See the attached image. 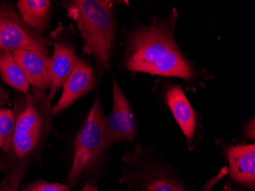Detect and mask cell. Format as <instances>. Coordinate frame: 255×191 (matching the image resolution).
I'll return each mask as SVG.
<instances>
[{"instance_id":"5b68a950","label":"cell","mask_w":255,"mask_h":191,"mask_svg":"<svg viewBox=\"0 0 255 191\" xmlns=\"http://www.w3.org/2000/svg\"><path fill=\"white\" fill-rule=\"evenodd\" d=\"M53 41L30 28L16 10L0 2V51L32 50L49 54Z\"/></svg>"},{"instance_id":"ffe728a7","label":"cell","mask_w":255,"mask_h":191,"mask_svg":"<svg viewBox=\"0 0 255 191\" xmlns=\"http://www.w3.org/2000/svg\"><path fill=\"white\" fill-rule=\"evenodd\" d=\"M81 191H99L97 190V188H96L95 186H93V185H87V186H84V188H82V190Z\"/></svg>"},{"instance_id":"8fae6325","label":"cell","mask_w":255,"mask_h":191,"mask_svg":"<svg viewBox=\"0 0 255 191\" xmlns=\"http://www.w3.org/2000/svg\"><path fill=\"white\" fill-rule=\"evenodd\" d=\"M11 54L25 73L30 86L44 92L48 90L49 54L32 50H17Z\"/></svg>"},{"instance_id":"d6986e66","label":"cell","mask_w":255,"mask_h":191,"mask_svg":"<svg viewBox=\"0 0 255 191\" xmlns=\"http://www.w3.org/2000/svg\"><path fill=\"white\" fill-rule=\"evenodd\" d=\"M0 191H17V188L10 186L5 180L0 184Z\"/></svg>"},{"instance_id":"2e32d148","label":"cell","mask_w":255,"mask_h":191,"mask_svg":"<svg viewBox=\"0 0 255 191\" xmlns=\"http://www.w3.org/2000/svg\"><path fill=\"white\" fill-rule=\"evenodd\" d=\"M227 175L228 168L227 167H224L223 169L219 171L217 175H215L213 178L206 181V183L200 188V189L198 191H211L213 188H214L215 185L219 183V182Z\"/></svg>"},{"instance_id":"ba28073f","label":"cell","mask_w":255,"mask_h":191,"mask_svg":"<svg viewBox=\"0 0 255 191\" xmlns=\"http://www.w3.org/2000/svg\"><path fill=\"white\" fill-rule=\"evenodd\" d=\"M106 128L110 140L119 144L134 141L137 123L134 112L118 82L113 77V107L106 117Z\"/></svg>"},{"instance_id":"44dd1931","label":"cell","mask_w":255,"mask_h":191,"mask_svg":"<svg viewBox=\"0 0 255 191\" xmlns=\"http://www.w3.org/2000/svg\"><path fill=\"white\" fill-rule=\"evenodd\" d=\"M4 142L2 140V139H0V148H2V146H3Z\"/></svg>"},{"instance_id":"6da1fadb","label":"cell","mask_w":255,"mask_h":191,"mask_svg":"<svg viewBox=\"0 0 255 191\" xmlns=\"http://www.w3.org/2000/svg\"><path fill=\"white\" fill-rule=\"evenodd\" d=\"M178 11L175 8L166 16H156L148 25L135 21L123 28L122 70L175 77L190 86H204L213 78L206 69L192 62L175 40Z\"/></svg>"},{"instance_id":"ac0fdd59","label":"cell","mask_w":255,"mask_h":191,"mask_svg":"<svg viewBox=\"0 0 255 191\" xmlns=\"http://www.w3.org/2000/svg\"><path fill=\"white\" fill-rule=\"evenodd\" d=\"M0 105H10L9 95L8 90L0 86Z\"/></svg>"},{"instance_id":"3957f363","label":"cell","mask_w":255,"mask_h":191,"mask_svg":"<svg viewBox=\"0 0 255 191\" xmlns=\"http://www.w3.org/2000/svg\"><path fill=\"white\" fill-rule=\"evenodd\" d=\"M106 117L97 93L74 139L72 161L67 176V185L71 189L95 186L103 178L113 143L107 134Z\"/></svg>"},{"instance_id":"277c9868","label":"cell","mask_w":255,"mask_h":191,"mask_svg":"<svg viewBox=\"0 0 255 191\" xmlns=\"http://www.w3.org/2000/svg\"><path fill=\"white\" fill-rule=\"evenodd\" d=\"M120 183L128 191H198L164 155L146 144L125 150Z\"/></svg>"},{"instance_id":"7a4b0ae2","label":"cell","mask_w":255,"mask_h":191,"mask_svg":"<svg viewBox=\"0 0 255 191\" xmlns=\"http://www.w3.org/2000/svg\"><path fill=\"white\" fill-rule=\"evenodd\" d=\"M116 1L64 0L61 3L67 16L77 25L82 38L83 51L94 59L97 72L110 71L117 41Z\"/></svg>"},{"instance_id":"5bb4252c","label":"cell","mask_w":255,"mask_h":191,"mask_svg":"<svg viewBox=\"0 0 255 191\" xmlns=\"http://www.w3.org/2000/svg\"><path fill=\"white\" fill-rule=\"evenodd\" d=\"M16 113L15 110L0 109V139L3 141L2 150L5 153L11 148V139L15 131Z\"/></svg>"},{"instance_id":"7c38bea8","label":"cell","mask_w":255,"mask_h":191,"mask_svg":"<svg viewBox=\"0 0 255 191\" xmlns=\"http://www.w3.org/2000/svg\"><path fill=\"white\" fill-rule=\"evenodd\" d=\"M23 21L30 28L44 34L49 25L52 4L49 0H19L16 3Z\"/></svg>"},{"instance_id":"30bf717a","label":"cell","mask_w":255,"mask_h":191,"mask_svg":"<svg viewBox=\"0 0 255 191\" xmlns=\"http://www.w3.org/2000/svg\"><path fill=\"white\" fill-rule=\"evenodd\" d=\"M98 82L97 70L85 59L79 57L72 74L63 86L61 97L51 108L52 116L64 113L76 102L97 89Z\"/></svg>"},{"instance_id":"4fadbf2b","label":"cell","mask_w":255,"mask_h":191,"mask_svg":"<svg viewBox=\"0 0 255 191\" xmlns=\"http://www.w3.org/2000/svg\"><path fill=\"white\" fill-rule=\"evenodd\" d=\"M0 77L7 85L23 94L29 91L28 79L9 51H0Z\"/></svg>"},{"instance_id":"52a82bcc","label":"cell","mask_w":255,"mask_h":191,"mask_svg":"<svg viewBox=\"0 0 255 191\" xmlns=\"http://www.w3.org/2000/svg\"><path fill=\"white\" fill-rule=\"evenodd\" d=\"M229 162L226 191H255V144H230L216 141Z\"/></svg>"},{"instance_id":"9a60e30c","label":"cell","mask_w":255,"mask_h":191,"mask_svg":"<svg viewBox=\"0 0 255 191\" xmlns=\"http://www.w3.org/2000/svg\"><path fill=\"white\" fill-rule=\"evenodd\" d=\"M67 185L38 180L29 184L23 191H71Z\"/></svg>"},{"instance_id":"8992f818","label":"cell","mask_w":255,"mask_h":191,"mask_svg":"<svg viewBox=\"0 0 255 191\" xmlns=\"http://www.w3.org/2000/svg\"><path fill=\"white\" fill-rule=\"evenodd\" d=\"M74 33L72 28H64L61 25L50 34L49 38L52 40L54 47V52L49 61L48 95L51 101L72 74L78 61Z\"/></svg>"},{"instance_id":"9c48e42d","label":"cell","mask_w":255,"mask_h":191,"mask_svg":"<svg viewBox=\"0 0 255 191\" xmlns=\"http://www.w3.org/2000/svg\"><path fill=\"white\" fill-rule=\"evenodd\" d=\"M164 100L180 126L189 149L193 150L200 140V123L196 110L181 85L170 84L164 90Z\"/></svg>"},{"instance_id":"e0dca14e","label":"cell","mask_w":255,"mask_h":191,"mask_svg":"<svg viewBox=\"0 0 255 191\" xmlns=\"http://www.w3.org/2000/svg\"><path fill=\"white\" fill-rule=\"evenodd\" d=\"M255 119L252 118V119H249V121L245 125L242 138L245 141L250 140V139L255 141Z\"/></svg>"}]
</instances>
